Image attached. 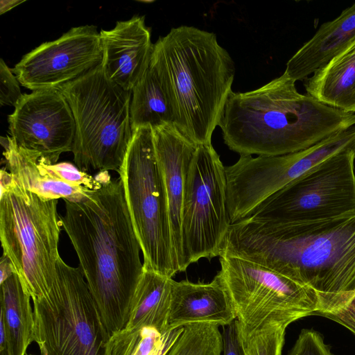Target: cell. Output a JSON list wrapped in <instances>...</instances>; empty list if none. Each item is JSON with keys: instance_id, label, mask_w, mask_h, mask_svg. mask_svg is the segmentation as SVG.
Here are the masks:
<instances>
[{"instance_id": "cell-1", "label": "cell", "mask_w": 355, "mask_h": 355, "mask_svg": "<svg viewBox=\"0 0 355 355\" xmlns=\"http://www.w3.org/2000/svg\"><path fill=\"white\" fill-rule=\"evenodd\" d=\"M221 255L259 263L311 288L319 299L316 312L328 311L355 294V214L302 223L246 218L230 225Z\"/></svg>"}, {"instance_id": "cell-2", "label": "cell", "mask_w": 355, "mask_h": 355, "mask_svg": "<svg viewBox=\"0 0 355 355\" xmlns=\"http://www.w3.org/2000/svg\"><path fill=\"white\" fill-rule=\"evenodd\" d=\"M60 216L96 305L106 341L125 328L131 301L144 272L120 178L78 201L64 200Z\"/></svg>"}, {"instance_id": "cell-3", "label": "cell", "mask_w": 355, "mask_h": 355, "mask_svg": "<svg viewBox=\"0 0 355 355\" xmlns=\"http://www.w3.org/2000/svg\"><path fill=\"white\" fill-rule=\"evenodd\" d=\"M284 73L246 92H232L218 126L240 155L277 156L306 149L355 124V113L297 92Z\"/></svg>"}, {"instance_id": "cell-4", "label": "cell", "mask_w": 355, "mask_h": 355, "mask_svg": "<svg viewBox=\"0 0 355 355\" xmlns=\"http://www.w3.org/2000/svg\"><path fill=\"white\" fill-rule=\"evenodd\" d=\"M149 65L168 96L174 125L197 146L211 144L236 71L216 34L191 26L172 28L154 43Z\"/></svg>"}, {"instance_id": "cell-5", "label": "cell", "mask_w": 355, "mask_h": 355, "mask_svg": "<svg viewBox=\"0 0 355 355\" xmlns=\"http://www.w3.org/2000/svg\"><path fill=\"white\" fill-rule=\"evenodd\" d=\"M0 239L24 291L35 300L52 286L62 222L58 200H44L0 171Z\"/></svg>"}, {"instance_id": "cell-6", "label": "cell", "mask_w": 355, "mask_h": 355, "mask_svg": "<svg viewBox=\"0 0 355 355\" xmlns=\"http://www.w3.org/2000/svg\"><path fill=\"white\" fill-rule=\"evenodd\" d=\"M71 109L76 134L72 153L81 171L118 173L132 137V92L110 81L101 64L58 87Z\"/></svg>"}, {"instance_id": "cell-7", "label": "cell", "mask_w": 355, "mask_h": 355, "mask_svg": "<svg viewBox=\"0 0 355 355\" xmlns=\"http://www.w3.org/2000/svg\"><path fill=\"white\" fill-rule=\"evenodd\" d=\"M119 178L144 257V268L173 277L178 273L167 196L150 126L135 129Z\"/></svg>"}, {"instance_id": "cell-8", "label": "cell", "mask_w": 355, "mask_h": 355, "mask_svg": "<svg viewBox=\"0 0 355 355\" xmlns=\"http://www.w3.org/2000/svg\"><path fill=\"white\" fill-rule=\"evenodd\" d=\"M33 301V341L41 355H105L101 321L79 268L60 257L52 286Z\"/></svg>"}, {"instance_id": "cell-9", "label": "cell", "mask_w": 355, "mask_h": 355, "mask_svg": "<svg viewBox=\"0 0 355 355\" xmlns=\"http://www.w3.org/2000/svg\"><path fill=\"white\" fill-rule=\"evenodd\" d=\"M219 257L217 274L232 302L242 342L268 322L290 324L319 311V299L311 288L247 259Z\"/></svg>"}, {"instance_id": "cell-10", "label": "cell", "mask_w": 355, "mask_h": 355, "mask_svg": "<svg viewBox=\"0 0 355 355\" xmlns=\"http://www.w3.org/2000/svg\"><path fill=\"white\" fill-rule=\"evenodd\" d=\"M354 159V148L331 156L273 193L247 218L302 223L355 214Z\"/></svg>"}, {"instance_id": "cell-11", "label": "cell", "mask_w": 355, "mask_h": 355, "mask_svg": "<svg viewBox=\"0 0 355 355\" xmlns=\"http://www.w3.org/2000/svg\"><path fill=\"white\" fill-rule=\"evenodd\" d=\"M231 223L225 166L211 144L197 146L185 184L182 215L183 267L220 257Z\"/></svg>"}, {"instance_id": "cell-12", "label": "cell", "mask_w": 355, "mask_h": 355, "mask_svg": "<svg viewBox=\"0 0 355 355\" xmlns=\"http://www.w3.org/2000/svg\"><path fill=\"white\" fill-rule=\"evenodd\" d=\"M355 149V124L300 151L277 156L240 155L225 166L227 205L236 219L248 217L284 186L331 156Z\"/></svg>"}, {"instance_id": "cell-13", "label": "cell", "mask_w": 355, "mask_h": 355, "mask_svg": "<svg viewBox=\"0 0 355 355\" xmlns=\"http://www.w3.org/2000/svg\"><path fill=\"white\" fill-rule=\"evenodd\" d=\"M100 33L94 25L73 27L58 39L42 43L11 69L21 85L32 90L58 88L101 64Z\"/></svg>"}, {"instance_id": "cell-14", "label": "cell", "mask_w": 355, "mask_h": 355, "mask_svg": "<svg viewBox=\"0 0 355 355\" xmlns=\"http://www.w3.org/2000/svg\"><path fill=\"white\" fill-rule=\"evenodd\" d=\"M8 121L10 136L17 144L38 155L46 164H56L62 153L72 151L75 120L58 88L24 94Z\"/></svg>"}, {"instance_id": "cell-15", "label": "cell", "mask_w": 355, "mask_h": 355, "mask_svg": "<svg viewBox=\"0 0 355 355\" xmlns=\"http://www.w3.org/2000/svg\"><path fill=\"white\" fill-rule=\"evenodd\" d=\"M152 129L155 154L167 196L172 245L178 273L184 271L182 215L185 184L197 146L173 124Z\"/></svg>"}, {"instance_id": "cell-16", "label": "cell", "mask_w": 355, "mask_h": 355, "mask_svg": "<svg viewBox=\"0 0 355 355\" xmlns=\"http://www.w3.org/2000/svg\"><path fill=\"white\" fill-rule=\"evenodd\" d=\"M101 66L106 77L126 91L134 87L148 69L154 44L144 16L116 21L110 30L101 29Z\"/></svg>"}, {"instance_id": "cell-17", "label": "cell", "mask_w": 355, "mask_h": 355, "mask_svg": "<svg viewBox=\"0 0 355 355\" xmlns=\"http://www.w3.org/2000/svg\"><path fill=\"white\" fill-rule=\"evenodd\" d=\"M236 320L231 298L219 275L209 283L173 281L169 329L194 323L226 326Z\"/></svg>"}, {"instance_id": "cell-18", "label": "cell", "mask_w": 355, "mask_h": 355, "mask_svg": "<svg viewBox=\"0 0 355 355\" xmlns=\"http://www.w3.org/2000/svg\"><path fill=\"white\" fill-rule=\"evenodd\" d=\"M355 43V3L315 35L288 60L284 73L295 82L303 80Z\"/></svg>"}, {"instance_id": "cell-19", "label": "cell", "mask_w": 355, "mask_h": 355, "mask_svg": "<svg viewBox=\"0 0 355 355\" xmlns=\"http://www.w3.org/2000/svg\"><path fill=\"white\" fill-rule=\"evenodd\" d=\"M1 144L5 168L17 183L42 198L78 201L92 191L59 178L38 155L19 146L10 135L2 137Z\"/></svg>"}, {"instance_id": "cell-20", "label": "cell", "mask_w": 355, "mask_h": 355, "mask_svg": "<svg viewBox=\"0 0 355 355\" xmlns=\"http://www.w3.org/2000/svg\"><path fill=\"white\" fill-rule=\"evenodd\" d=\"M305 89L325 105L355 113V43L312 74Z\"/></svg>"}, {"instance_id": "cell-21", "label": "cell", "mask_w": 355, "mask_h": 355, "mask_svg": "<svg viewBox=\"0 0 355 355\" xmlns=\"http://www.w3.org/2000/svg\"><path fill=\"white\" fill-rule=\"evenodd\" d=\"M173 281L171 277L144 268L131 301L125 328L149 326L168 329Z\"/></svg>"}, {"instance_id": "cell-22", "label": "cell", "mask_w": 355, "mask_h": 355, "mask_svg": "<svg viewBox=\"0 0 355 355\" xmlns=\"http://www.w3.org/2000/svg\"><path fill=\"white\" fill-rule=\"evenodd\" d=\"M0 285V320L6 328L15 355H25L28 347L33 342L35 321L31 297L24 291L16 274Z\"/></svg>"}, {"instance_id": "cell-23", "label": "cell", "mask_w": 355, "mask_h": 355, "mask_svg": "<svg viewBox=\"0 0 355 355\" xmlns=\"http://www.w3.org/2000/svg\"><path fill=\"white\" fill-rule=\"evenodd\" d=\"M130 120L132 132L141 127L154 128L174 125L168 96L158 75L150 65L132 90Z\"/></svg>"}, {"instance_id": "cell-24", "label": "cell", "mask_w": 355, "mask_h": 355, "mask_svg": "<svg viewBox=\"0 0 355 355\" xmlns=\"http://www.w3.org/2000/svg\"><path fill=\"white\" fill-rule=\"evenodd\" d=\"M183 330L184 327L124 328L106 341L105 355H166Z\"/></svg>"}, {"instance_id": "cell-25", "label": "cell", "mask_w": 355, "mask_h": 355, "mask_svg": "<svg viewBox=\"0 0 355 355\" xmlns=\"http://www.w3.org/2000/svg\"><path fill=\"white\" fill-rule=\"evenodd\" d=\"M219 326L194 323L184 330L166 355H221L223 349Z\"/></svg>"}, {"instance_id": "cell-26", "label": "cell", "mask_w": 355, "mask_h": 355, "mask_svg": "<svg viewBox=\"0 0 355 355\" xmlns=\"http://www.w3.org/2000/svg\"><path fill=\"white\" fill-rule=\"evenodd\" d=\"M288 325L280 322L264 324L243 342L244 355H282Z\"/></svg>"}, {"instance_id": "cell-27", "label": "cell", "mask_w": 355, "mask_h": 355, "mask_svg": "<svg viewBox=\"0 0 355 355\" xmlns=\"http://www.w3.org/2000/svg\"><path fill=\"white\" fill-rule=\"evenodd\" d=\"M287 355H334L323 336L313 329H303Z\"/></svg>"}, {"instance_id": "cell-28", "label": "cell", "mask_w": 355, "mask_h": 355, "mask_svg": "<svg viewBox=\"0 0 355 355\" xmlns=\"http://www.w3.org/2000/svg\"><path fill=\"white\" fill-rule=\"evenodd\" d=\"M20 83L3 60H0V105L15 107L23 94Z\"/></svg>"}, {"instance_id": "cell-29", "label": "cell", "mask_w": 355, "mask_h": 355, "mask_svg": "<svg viewBox=\"0 0 355 355\" xmlns=\"http://www.w3.org/2000/svg\"><path fill=\"white\" fill-rule=\"evenodd\" d=\"M313 315L329 318L344 326L355 335V294L338 306L325 312H315Z\"/></svg>"}, {"instance_id": "cell-30", "label": "cell", "mask_w": 355, "mask_h": 355, "mask_svg": "<svg viewBox=\"0 0 355 355\" xmlns=\"http://www.w3.org/2000/svg\"><path fill=\"white\" fill-rule=\"evenodd\" d=\"M223 355H244L237 320L223 327Z\"/></svg>"}, {"instance_id": "cell-31", "label": "cell", "mask_w": 355, "mask_h": 355, "mask_svg": "<svg viewBox=\"0 0 355 355\" xmlns=\"http://www.w3.org/2000/svg\"><path fill=\"white\" fill-rule=\"evenodd\" d=\"M0 355H15L12 343L6 328L0 320Z\"/></svg>"}, {"instance_id": "cell-32", "label": "cell", "mask_w": 355, "mask_h": 355, "mask_svg": "<svg viewBox=\"0 0 355 355\" xmlns=\"http://www.w3.org/2000/svg\"><path fill=\"white\" fill-rule=\"evenodd\" d=\"M14 274H15V271L12 262L3 254L0 261V284Z\"/></svg>"}, {"instance_id": "cell-33", "label": "cell", "mask_w": 355, "mask_h": 355, "mask_svg": "<svg viewBox=\"0 0 355 355\" xmlns=\"http://www.w3.org/2000/svg\"><path fill=\"white\" fill-rule=\"evenodd\" d=\"M25 0H1L0 1V14L6 13L24 2Z\"/></svg>"}, {"instance_id": "cell-34", "label": "cell", "mask_w": 355, "mask_h": 355, "mask_svg": "<svg viewBox=\"0 0 355 355\" xmlns=\"http://www.w3.org/2000/svg\"><path fill=\"white\" fill-rule=\"evenodd\" d=\"M29 355H35V354H29Z\"/></svg>"}]
</instances>
